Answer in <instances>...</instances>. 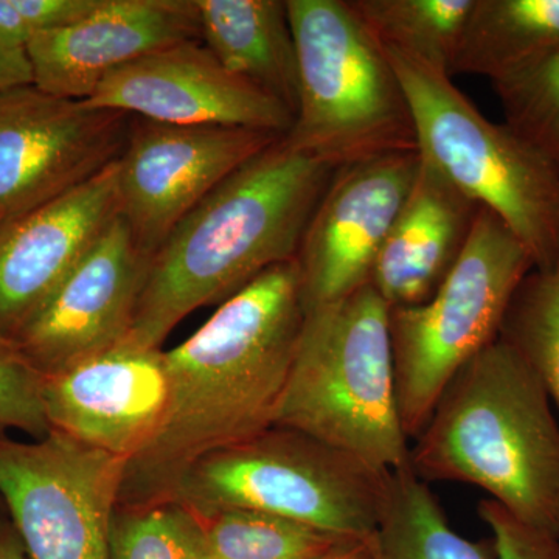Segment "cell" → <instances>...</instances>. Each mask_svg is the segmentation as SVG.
I'll return each mask as SVG.
<instances>
[{"mask_svg": "<svg viewBox=\"0 0 559 559\" xmlns=\"http://www.w3.org/2000/svg\"><path fill=\"white\" fill-rule=\"evenodd\" d=\"M304 320L293 260L264 271L165 352L167 411L148 447L124 466L119 506L171 500L198 460L274 428Z\"/></svg>", "mask_w": 559, "mask_h": 559, "instance_id": "6da1fadb", "label": "cell"}, {"mask_svg": "<svg viewBox=\"0 0 559 559\" xmlns=\"http://www.w3.org/2000/svg\"><path fill=\"white\" fill-rule=\"evenodd\" d=\"M336 171L282 135L231 173L151 257L124 342L162 348L191 312L221 305L264 271L296 260Z\"/></svg>", "mask_w": 559, "mask_h": 559, "instance_id": "7a4b0ae2", "label": "cell"}, {"mask_svg": "<svg viewBox=\"0 0 559 559\" xmlns=\"http://www.w3.org/2000/svg\"><path fill=\"white\" fill-rule=\"evenodd\" d=\"M532 366L506 341L481 349L444 388L411 447L419 479L457 481L533 527L559 535V425Z\"/></svg>", "mask_w": 559, "mask_h": 559, "instance_id": "3957f363", "label": "cell"}, {"mask_svg": "<svg viewBox=\"0 0 559 559\" xmlns=\"http://www.w3.org/2000/svg\"><path fill=\"white\" fill-rule=\"evenodd\" d=\"M275 426L300 430L377 468H409L390 308L370 285L305 312Z\"/></svg>", "mask_w": 559, "mask_h": 559, "instance_id": "277c9868", "label": "cell"}, {"mask_svg": "<svg viewBox=\"0 0 559 559\" xmlns=\"http://www.w3.org/2000/svg\"><path fill=\"white\" fill-rule=\"evenodd\" d=\"M299 100L286 142L348 167L418 151L403 84L384 49L345 0H288Z\"/></svg>", "mask_w": 559, "mask_h": 559, "instance_id": "5b68a950", "label": "cell"}, {"mask_svg": "<svg viewBox=\"0 0 559 559\" xmlns=\"http://www.w3.org/2000/svg\"><path fill=\"white\" fill-rule=\"evenodd\" d=\"M406 92L418 153L521 241L535 270L559 261V171L509 124L495 123L451 76L384 50Z\"/></svg>", "mask_w": 559, "mask_h": 559, "instance_id": "8992f818", "label": "cell"}, {"mask_svg": "<svg viewBox=\"0 0 559 559\" xmlns=\"http://www.w3.org/2000/svg\"><path fill=\"white\" fill-rule=\"evenodd\" d=\"M392 473L300 430L266 432L198 460L171 500L197 514L242 509L274 514L345 539H370Z\"/></svg>", "mask_w": 559, "mask_h": 559, "instance_id": "52a82bcc", "label": "cell"}, {"mask_svg": "<svg viewBox=\"0 0 559 559\" xmlns=\"http://www.w3.org/2000/svg\"><path fill=\"white\" fill-rule=\"evenodd\" d=\"M533 270L513 231L480 207L468 245L436 294L417 307L390 308L396 401L409 441L460 369L499 340L511 300Z\"/></svg>", "mask_w": 559, "mask_h": 559, "instance_id": "ba28073f", "label": "cell"}, {"mask_svg": "<svg viewBox=\"0 0 559 559\" xmlns=\"http://www.w3.org/2000/svg\"><path fill=\"white\" fill-rule=\"evenodd\" d=\"M127 460L51 430L0 436V498L28 559H110V522Z\"/></svg>", "mask_w": 559, "mask_h": 559, "instance_id": "9c48e42d", "label": "cell"}, {"mask_svg": "<svg viewBox=\"0 0 559 559\" xmlns=\"http://www.w3.org/2000/svg\"><path fill=\"white\" fill-rule=\"evenodd\" d=\"M132 116L35 84L0 92V221L83 186L120 159Z\"/></svg>", "mask_w": 559, "mask_h": 559, "instance_id": "30bf717a", "label": "cell"}, {"mask_svg": "<svg viewBox=\"0 0 559 559\" xmlns=\"http://www.w3.org/2000/svg\"><path fill=\"white\" fill-rule=\"evenodd\" d=\"M282 135L132 117L119 159V207L139 249L151 259L191 210Z\"/></svg>", "mask_w": 559, "mask_h": 559, "instance_id": "8fae6325", "label": "cell"}, {"mask_svg": "<svg viewBox=\"0 0 559 559\" xmlns=\"http://www.w3.org/2000/svg\"><path fill=\"white\" fill-rule=\"evenodd\" d=\"M418 151L388 154L334 173L299 252L305 312L369 285L371 272L419 170Z\"/></svg>", "mask_w": 559, "mask_h": 559, "instance_id": "7c38bea8", "label": "cell"}, {"mask_svg": "<svg viewBox=\"0 0 559 559\" xmlns=\"http://www.w3.org/2000/svg\"><path fill=\"white\" fill-rule=\"evenodd\" d=\"M148 261L117 216L10 341L40 377L116 347L130 334Z\"/></svg>", "mask_w": 559, "mask_h": 559, "instance_id": "4fadbf2b", "label": "cell"}, {"mask_svg": "<svg viewBox=\"0 0 559 559\" xmlns=\"http://www.w3.org/2000/svg\"><path fill=\"white\" fill-rule=\"evenodd\" d=\"M84 102L178 127L285 135L294 123L285 105L231 75L202 40L176 44L114 70Z\"/></svg>", "mask_w": 559, "mask_h": 559, "instance_id": "5bb4252c", "label": "cell"}, {"mask_svg": "<svg viewBox=\"0 0 559 559\" xmlns=\"http://www.w3.org/2000/svg\"><path fill=\"white\" fill-rule=\"evenodd\" d=\"M168 392L164 349L130 342L43 377L50 429L127 463L159 430Z\"/></svg>", "mask_w": 559, "mask_h": 559, "instance_id": "9a60e30c", "label": "cell"}, {"mask_svg": "<svg viewBox=\"0 0 559 559\" xmlns=\"http://www.w3.org/2000/svg\"><path fill=\"white\" fill-rule=\"evenodd\" d=\"M120 215L119 160L83 186L0 221V333L13 337Z\"/></svg>", "mask_w": 559, "mask_h": 559, "instance_id": "2e32d148", "label": "cell"}, {"mask_svg": "<svg viewBox=\"0 0 559 559\" xmlns=\"http://www.w3.org/2000/svg\"><path fill=\"white\" fill-rule=\"evenodd\" d=\"M187 40H202L194 0H100L76 24L36 33L25 51L36 87L87 100L114 70Z\"/></svg>", "mask_w": 559, "mask_h": 559, "instance_id": "e0dca14e", "label": "cell"}, {"mask_svg": "<svg viewBox=\"0 0 559 559\" xmlns=\"http://www.w3.org/2000/svg\"><path fill=\"white\" fill-rule=\"evenodd\" d=\"M479 209L421 157L371 272L369 285L389 308L417 307L436 294L468 245Z\"/></svg>", "mask_w": 559, "mask_h": 559, "instance_id": "ac0fdd59", "label": "cell"}, {"mask_svg": "<svg viewBox=\"0 0 559 559\" xmlns=\"http://www.w3.org/2000/svg\"><path fill=\"white\" fill-rule=\"evenodd\" d=\"M202 43L223 68L296 114L299 64L288 0H194Z\"/></svg>", "mask_w": 559, "mask_h": 559, "instance_id": "d6986e66", "label": "cell"}, {"mask_svg": "<svg viewBox=\"0 0 559 559\" xmlns=\"http://www.w3.org/2000/svg\"><path fill=\"white\" fill-rule=\"evenodd\" d=\"M558 47L559 0H474L452 75L498 83Z\"/></svg>", "mask_w": 559, "mask_h": 559, "instance_id": "ffe728a7", "label": "cell"}, {"mask_svg": "<svg viewBox=\"0 0 559 559\" xmlns=\"http://www.w3.org/2000/svg\"><path fill=\"white\" fill-rule=\"evenodd\" d=\"M371 547L373 559H496L492 538L473 540L455 532L429 484L411 466L392 473Z\"/></svg>", "mask_w": 559, "mask_h": 559, "instance_id": "44dd1931", "label": "cell"}, {"mask_svg": "<svg viewBox=\"0 0 559 559\" xmlns=\"http://www.w3.org/2000/svg\"><path fill=\"white\" fill-rule=\"evenodd\" d=\"M384 50L452 76L474 0H348Z\"/></svg>", "mask_w": 559, "mask_h": 559, "instance_id": "7402d4cb", "label": "cell"}, {"mask_svg": "<svg viewBox=\"0 0 559 559\" xmlns=\"http://www.w3.org/2000/svg\"><path fill=\"white\" fill-rule=\"evenodd\" d=\"M198 516L209 559H323L352 540L261 511L224 509Z\"/></svg>", "mask_w": 559, "mask_h": 559, "instance_id": "603a6c76", "label": "cell"}, {"mask_svg": "<svg viewBox=\"0 0 559 559\" xmlns=\"http://www.w3.org/2000/svg\"><path fill=\"white\" fill-rule=\"evenodd\" d=\"M499 340L527 360L559 409V261L547 270H533L521 283Z\"/></svg>", "mask_w": 559, "mask_h": 559, "instance_id": "cb8c5ba5", "label": "cell"}, {"mask_svg": "<svg viewBox=\"0 0 559 559\" xmlns=\"http://www.w3.org/2000/svg\"><path fill=\"white\" fill-rule=\"evenodd\" d=\"M110 559H209L201 518L178 500L117 503Z\"/></svg>", "mask_w": 559, "mask_h": 559, "instance_id": "d4e9b609", "label": "cell"}, {"mask_svg": "<svg viewBox=\"0 0 559 559\" xmlns=\"http://www.w3.org/2000/svg\"><path fill=\"white\" fill-rule=\"evenodd\" d=\"M492 86L506 123L559 171V47Z\"/></svg>", "mask_w": 559, "mask_h": 559, "instance_id": "484cf974", "label": "cell"}, {"mask_svg": "<svg viewBox=\"0 0 559 559\" xmlns=\"http://www.w3.org/2000/svg\"><path fill=\"white\" fill-rule=\"evenodd\" d=\"M17 429L35 440L51 432L43 403V377L0 333V436Z\"/></svg>", "mask_w": 559, "mask_h": 559, "instance_id": "4316f807", "label": "cell"}, {"mask_svg": "<svg viewBox=\"0 0 559 559\" xmlns=\"http://www.w3.org/2000/svg\"><path fill=\"white\" fill-rule=\"evenodd\" d=\"M480 520L491 530L496 559H559V535L533 527L491 499L481 500Z\"/></svg>", "mask_w": 559, "mask_h": 559, "instance_id": "83f0119b", "label": "cell"}, {"mask_svg": "<svg viewBox=\"0 0 559 559\" xmlns=\"http://www.w3.org/2000/svg\"><path fill=\"white\" fill-rule=\"evenodd\" d=\"M100 0H14L33 32H51L70 27L86 17Z\"/></svg>", "mask_w": 559, "mask_h": 559, "instance_id": "f1b7e54d", "label": "cell"}, {"mask_svg": "<svg viewBox=\"0 0 559 559\" xmlns=\"http://www.w3.org/2000/svg\"><path fill=\"white\" fill-rule=\"evenodd\" d=\"M33 36L35 32L14 5V0H0V47L25 50Z\"/></svg>", "mask_w": 559, "mask_h": 559, "instance_id": "f546056e", "label": "cell"}, {"mask_svg": "<svg viewBox=\"0 0 559 559\" xmlns=\"http://www.w3.org/2000/svg\"><path fill=\"white\" fill-rule=\"evenodd\" d=\"M33 84L27 51L0 47V92Z\"/></svg>", "mask_w": 559, "mask_h": 559, "instance_id": "4dcf8cb0", "label": "cell"}, {"mask_svg": "<svg viewBox=\"0 0 559 559\" xmlns=\"http://www.w3.org/2000/svg\"><path fill=\"white\" fill-rule=\"evenodd\" d=\"M371 538L345 540L323 559H373Z\"/></svg>", "mask_w": 559, "mask_h": 559, "instance_id": "1f68e13d", "label": "cell"}, {"mask_svg": "<svg viewBox=\"0 0 559 559\" xmlns=\"http://www.w3.org/2000/svg\"><path fill=\"white\" fill-rule=\"evenodd\" d=\"M0 559H28L13 525L0 524Z\"/></svg>", "mask_w": 559, "mask_h": 559, "instance_id": "d6a6232c", "label": "cell"}]
</instances>
